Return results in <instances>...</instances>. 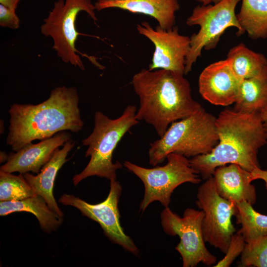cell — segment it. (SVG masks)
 <instances>
[{
    "instance_id": "cell-1",
    "label": "cell",
    "mask_w": 267,
    "mask_h": 267,
    "mask_svg": "<svg viewBox=\"0 0 267 267\" xmlns=\"http://www.w3.org/2000/svg\"><path fill=\"white\" fill-rule=\"evenodd\" d=\"M79 102L75 87L61 86L39 104L13 103L8 110L6 144L16 152L35 140H43L60 132H79L84 125Z\"/></svg>"
},
{
    "instance_id": "cell-2",
    "label": "cell",
    "mask_w": 267,
    "mask_h": 267,
    "mask_svg": "<svg viewBox=\"0 0 267 267\" xmlns=\"http://www.w3.org/2000/svg\"><path fill=\"white\" fill-rule=\"evenodd\" d=\"M218 144L212 151L189 159L192 167L203 179L212 176L219 167L239 165L252 172L260 168L259 149L267 143V137L259 112L246 113L225 109L216 118Z\"/></svg>"
},
{
    "instance_id": "cell-3",
    "label": "cell",
    "mask_w": 267,
    "mask_h": 267,
    "mask_svg": "<svg viewBox=\"0 0 267 267\" xmlns=\"http://www.w3.org/2000/svg\"><path fill=\"white\" fill-rule=\"evenodd\" d=\"M132 84L139 101L137 120L151 125L160 137L172 123L203 107L193 98L190 84L184 74L164 69H142L133 76Z\"/></svg>"
},
{
    "instance_id": "cell-4",
    "label": "cell",
    "mask_w": 267,
    "mask_h": 267,
    "mask_svg": "<svg viewBox=\"0 0 267 267\" xmlns=\"http://www.w3.org/2000/svg\"><path fill=\"white\" fill-rule=\"evenodd\" d=\"M136 111V106L129 105L116 119H111L100 111L95 112L93 130L82 141L83 145L88 147L85 157H90V160L85 169L73 178L75 186L91 176L110 181L116 179L117 171L123 165L118 161L113 162V153L124 135L139 123Z\"/></svg>"
},
{
    "instance_id": "cell-5",
    "label": "cell",
    "mask_w": 267,
    "mask_h": 267,
    "mask_svg": "<svg viewBox=\"0 0 267 267\" xmlns=\"http://www.w3.org/2000/svg\"><path fill=\"white\" fill-rule=\"evenodd\" d=\"M216 120V117L202 107L172 123L162 136L150 144V164L158 165L171 153L187 158L210 153L219 141Z\"/></svg>"
},
{
    "instance_id": "cell-6",
    "label": "cell",
    "mask_w": 267,
    "mask_h": 267,
    "mask_svg": "<svg viewBox=\"0 0 267 267\" xmlns=\"http://www.w3.org/2000/svg\"><path fill=\"white\" fill-rule=\"evenodd\" d=\"M166 159V165L152 168L128 161L123 163V166L143 183L144 193L139 205V210L142 212L155 201H159L165 207H169L171 195L177 187L186 182L197 184L201 181L199 174L192 167L188 158L171 153Z\"/></svg>"
},
{
    "instance_id": "cell-7",
    "label": "cell",
    "mask_w": 267,
    "mask_h": 267,
    "mask_svg": "<svg viewBox=\"0 0 267 267\" xmlns=\"http://www.w3.org/2000/svg\"><path fill=\"white\" fill-rule=\"evenodd\" d=\"M240 0H222L213 4H202L194 7L186 23L189 26L198 25L200 29L190 37V47L186 58L185 74L191 71L203 49L211 50L217 46L227 28L235 27L237 29L236 35H242L235 13L236 5Z\"/></svg>"
},
{
    "instance_id": "cell-8",
    "label": "cell",
    "mask_w": 267,
    "mask_h": 267,
    "mask_svg": "<svg viewBox=\"0 0 267 267\" xmlns=\"http://www.w3.org/2000/svg\"><path fill=\"white\" fill-rule=\"evenodd\" d=\"M95 10L91 0H58L41 26V33L52 39L53 48L61 60L82 70L85 67L75 44L81 34L77 30L75 23L81 11L97 21Z\"/></svg>"
},
{
    "instance_id": "cell-9",
    "label": "cell",
    "mask_w": 267,
    "mask_h": 267,
    "mask_svg": "<svg viewBox=\"0 0 267 267\" xmlns=\"http://www.w3.org/2000/svg\"><path fill=\"white\" fill-rule=\"evenodd\" d=\"M204 212L193 208L185 210L180 217L169 207L161 213V223L168 235H178L180 241L175 247L183 267H194L200 263L208 266L217 263V258L207 248L202 231Z\"/></svg>"
},
{
    "instance_id": "cell-10",
    "label": "cell",
    "mask_w": 267,
    "mask_h": 267,
    "mask_svg": "<svg viewBox=\"0 0 267 267\" xmlns=\"http://www.w3.org/2000/svg\"><path fill=\"white\" fill-rule=\"evenodd\" d=\"M196 197L197 206L204 212L202 231L205 242L225 254L236 231L231 222L236 204L218 194L213 176L198 187Z\"/></svg>"
},
{
    "instance_id": "cell-11",
    "label": "cell",
    "mask_w": 267,
    "mask_h": 267,
    "mask_svg": "<svg viewBox=\"0 0 267 267\" xmlns=\"http://www.w3.org/2000/svg\"><path fill=\"white\" fill-rule=\"evenodd\" d=\"M110 190L104 201L92 204L72 194H63L59 202L64 205L76 208L82 214L97 222L104 234L113 243L134 255L139 254V250L133 239L124 231L120 223L118 208L122 187L116 180H111Z\"/></svg>"
},
{
    "instance_id": "cell-12",
    "label": "cell",
    "mask_w": 267,
    "mask_h": 267,
    "mask_svg": "<svg viewBox=\"0 0 267 267\" xmlns=\"http://www.w3.org/2000/svg\"><path fill=\"white\" fill-rule=\"evenodd\" d=\"M138 33L154 44L155 50L148 69H164L185 75L186 58L190 47V37L181 35L177 27L165 29L153 28L143 21L137 24Z\"/></svg>"
},
{
    "instance_id": "cell-13",
    "label": "cell",
    "mask_w": 267,
    "mask_h": 267,
    "mask_svg": "<svg viewBox=\"0 0 267 267\" xmlns=\"http://www.w3.org/2000/svg\"><path fill=\"white\" fill-rule=\"evenodd\" d=\"M241 82L226 58L214 62L203 69L198 79L199 92L212 104L227 106L236 101Z\"/></svg>"
},
{
    "instance_id": "cell-14",
    "label": "cell",
    "mask_w": 267,
    "mask_h": 267,
    "mask_svg": "<svg viewBox=\"0 0 267 267\" xmlns=\"http://www.w3.org/2000/svg\"><path fill=\"white\" fill-rule=\"evenodd\" d=\"M70 139L71 134L63 131L38 143L28 144L15 153H9L7 161L0 170L10 173L32 172L37 174L49 161L55 150Z\"/></svg>"
},
{
    "instance_id": "cell-15",
    "label": "cell",
    "mask_w": 267,
    "mask_h": 267,
    "mask_svg": "<svg viewBox=\"0 0 267 267\" xmlns=\"http://www.w3.org/2000/svg\"><path fill=\"white\" fill-rule=\"evenodd\" d=\"M218 194L236 203L247 201L254 205L257 200L255 187L251 184V172L239 165L230 164L218 167L213 175Z\"/></svg>"
},
{
    "instance_id": "cell-16",
    "label": "cell",
    "mask_w": 267,
    "mask_h": 267,
    "mask_svg": "<svg viewBox=\"0 0 267 267\" xmlns=\"http://www.w3.org/2000/svg\"><path fill=\"white\" fill-rule=\"evenodd\" d=\"M75 144V142L70 139L64 144L61 149L57 148L49 161L37 175L29 173L23 174L35 194L43 197L50 209L61 218L63 217L64 214L54 197V184L58 171L69 160L67 159V155Z\"/></svg>"
},
{
    "instance_id": "cell-17",
    "label": "cell",
    "mask_w": 267,
    "mask_h": 267,
    "mask_svg": "<svg viewBox=\"0 0 267 267\" xmlns=\"http://www.w3.org/2000/svg\"><path fill=\"white\" fill-rule=\"evenodd\" d=\"M94 5L98 11L117 8L150 16L165 29L174 27L175 14L179 9L178 0H114L96 1Z\"/></svg>"
},
{
    "instance_id": "cell-18",
    "label": "cell",
    "mask_w": 267,
    "mask_h": 267,
    "mask_svg": "<svg viewBox=\"0 0 267 267\" xmlns=\"http://www.w3.org/2000/svg\"><path fill=\"white\" fill-rule=\"evenodd\" d=\"M16 212H27L34 215L42 229L48 234L56 231L63 221V218L50 209L44 198L38 194L21 200L0 201L1 216Z\"/></svg>"
},
{
    "instance_id": "cell-19",
    "label": "cell",
    "mask_w": 267,
    "mask_h": 267,
    "mask_svg": "<svg viewBox=\"0 0 267 267\" xmlns=\"http://www.w3.org/2000/svg\"><path fill=\"white\" fill-rule=\"evenodd\" d=\"M267 106V64L256 76L242 81L233 110L259 112Z\"/></svg>"
},
{
    "instance_id": "cell-20",
    "label": "cell",
    "mask_w": 267,
    "mask_h": 267,
    "mask_svg": "<svg viewBox=\"0 0 267 267\" xmlns=\"http://www.w3.org/2000/svg\"><path fill=\"white\" fill-rule=\"evenodd\" d=\"M236 14L242 34L252 40L267 38V0H241Z\"/></svg>"
},
{
    "instance_id": "cell-21",
    "label": "cell",
    "mask_w": 267,
    "mask_h": 267,
    "mask_svg": "<svg viewBox=\"0 0 267 267\" xmlns=\"http://www.w3.org/2000/svg\"><path fill=\"white\" fill-rule=\"evenodd\" d=\"M226 58L241 81L256 76L267 64L264 54L251 50L242 43L230 48Z\"/></svg>"
},
{
    "instance_id": "cell-22",
    "label": "cell",
    "mask_w": 267,
    "mask_h": 267,
    "mask_svg": "<svg viewBox=\"0 0 267 267\" xmlns=\"http://www.w3.org/2000/svg\"><path fill=\"white\" fill-rule=\"evenodd\" d=\"M247 201L236 204L235 215L237 224L241 227L237 232L249 243L267 235V215L257 212Z\"/></svg>"
},
{
    "instance_id": "cell-23",
    "label": "cell",
    "mask_w": 267,
    "mask_h": 267,
    "mask_svg": "<svg viewBox=\"0 0 267 267\" xmlns=\"http://www.w3.org/2000/svg\"><path fill=\"white\" fill-rule=\"evenodd\" d=\"M35 195L23 174L18 176L0 170V201H18Z\"/></svg>"
},
{
    "instance_id": "cell-24",
    "label": "cell",
    "mask_w": 267,
    "mask_h": 267,
    "mask_svg": "<svg viewBox=\"0 0 267 267\" xmlns=\"http://www.w3.org/2000/svg\"><path fill=\"white\" fill-rule=\"evenodd\" d=\"M238 267H267V235L246 243Z\"/></svg>"
},
{
    "instance_id": "cell-25",
    "label": "cell",
    "mask_w": 267,
    "mask_h": 267,
    "mask_svg": "<svg viewBox=\"0 0 267 267\" xmlns=\"http://www.w3.org/2000/svg\"><path fill=\"white\" fill-rule=\"evenodd\" d=\"M246 242L243 236L236 232L234 233L230 239V242L225 254L224 257L214 267H228L235 259L241 255L245 248Z\"/></svg>"
},
{
    "instance_id": "cell-26",
    "label": "cell",
    "mask_w": 267,
    "mask_h": 267,
    "mask_svg": "<svg viewBox=\"0 0 267 267\" xmlns=\"http://www.w3.org/2000/svg\"><path fill=\"white\" fill-rule=\"evenodd\" d=\"M20 23V19L16 14L15 11L0 4V26L1 27L15 30L19 28Z\"/></svg>"
},
{
    "instance_id": "cell-27",
    "label": "cell",
    "mask_w": 267,
    "mask_h": 267,
    "mask_svg": "<svg viewBox=\"0 0 267 267\" xmlns=\"http://www.w3.org/2000/svg\"><path fill=\"white\" fill-rule=\"evenodd\" d=\"M251 174L253 180L259 179L263 180L267 190V169L262 170L261 168H257L252 171Z\"/></svg>"
},
{
    "instance_id": "cell-28",
    "label": "cell",
    "mask_w": 267,
    "mask_h": 267,
    "mask_svg": "<svg viewBox=\"0 0 267 267\" xmlns=\"http://www.w3.org/2000/svg\"><path fill=\"white\" fill-rule=\"evenodd\" d=\"M21 0H0V3L4 6L15 11Z\"/></svg>"
},
{
    "instance_id": "cell-29",
    "label": "cell",
    "mask_w": 267,
    "mask_h": 267,
    "mask_svg": "<svg viewBox=\"0 0 267 267\" xmlns=\"http://www.w3.org/2000/svg\"><path fill=\"white\" fill-rule=\"evenodd\" d=\"M267 137V106L259 112Z\"/></svg>"
},
{
    "instance_id": "cell-30",
    "label": "cell",
    "mask_w": 267,
    "mask_h": 267,
    "mask_svg": "<svg viewBox=\"0 0 267 267\" xmlns=\"http://www.w3.org/2000/svg\"><path fill=\"white\" fill-rule=\"evenodd\" d=\"M8 154L7 155L4 152L1 151L0 154V162L3 163L6 162L8 159Z\"/></svg>"
},
{
    "instance_id": "cell-31",
    "label": "cell",
    "mask_w": 267,
    "mask_h": 267,
    "mask_svg": "<svg viewBox=\"0 0 267 267\" xmlns=\"http://www.w3.org/2000/svg\"><path fill=\"white\" fill-rule=\"evenodd\" d=\"M197 0L204 4H208L211 3L210 0Z\"/></svg>"
},
{
    "instance_id": "cell-32",
    "label": "cell",
    "mask_w": 267,
    "mask_h": 267,
    "mask_svg": "<svg viewBox=\"0 0 267 267\" xmlns=\"http://www.w3.org/2000/svg\"><path fill=\"white\" fill-rule=\"evenodd\" d=\"M210 0L211 2V3H217L220 2V1H221L222 0Z\"/></svg>"
},
{
    "instance_id": "cell-33",
    "label": "cell",
    "mask_w": 267,
    "mask_h": 267,
    "mask_svg": "<svg viewBox=\"0 0 267 267\" xmlns=\"http://www.w3.org/2000/svg\"><path fill=\"white\" fill-rule=\"evenodd\" d=\"M97 1H110V0H96Z\"/></svg>"
}]
</instances>
